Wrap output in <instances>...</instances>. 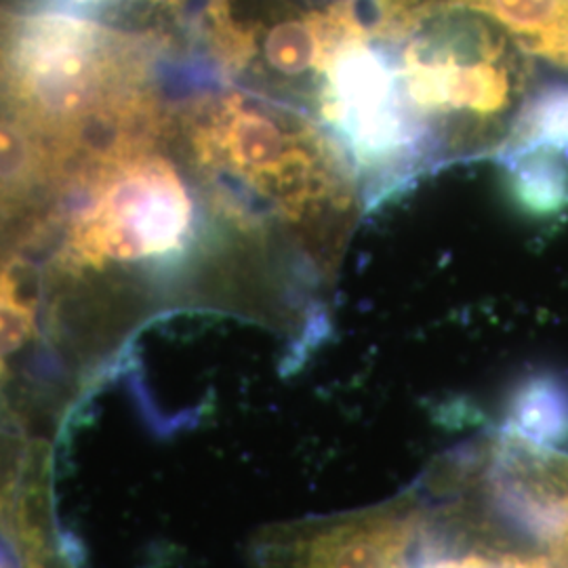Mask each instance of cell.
<instances>
[{
	"label": "cell",
	"mask_w": 568,
	"mask_h": 568,
	"mask_svg": "<svg viewBox=\"0 0 568 568\" xmlns=\"http://www.w3.org/2000/svg\"><path fill=\"white\" fill-rule=\"evenodd\" d=\"M262 568H568V464L506 427L386 501L267 528Z\"/></svg>",
	"instance_id": "obj_1"
},
{
	"label": "cell",
	"mask_w": 568,
	"mask_h": 568,
	"mask_svg": "<svg viewBox=\"0 0 568 568\" xmlns=\"http://www.w3.org/2000/svg\"><path fill=\"white\" fill-rule=\"evenodd\" d=\"M373 26L389 44L429 173L497 156L530 95L527 53L499 26L462 9Z\"/></svg>",
	"instance_id": "obj_2"
},
{
	"label": "cell",
	"mask_w": 568,
	"mask_h": 568,
	"mask_svg": "<svg viewBox=\"0 0 568 568\" xmlns=\"http://www.w3.org/2000/svg\"><path fill=\"white\" fill-rule=\"evenodd\" d=\"M368 26V0H192L185 37L220 81L312 116L326 72Z\"/></svg>",
	"instance_id": "obj_3"
},
{
	"label": "cell",
	"mask_w": 568,
	"mask_h": 568,
	"mask_svg": "<svg viewBox=\"0 0 568 568\" xmlns=\"http://www.w3.org/2000/svg\"><path fill=\"white\" fill-rule=\"evenodd\" d=\"M387 21L462 9L499 26L527 55L568 72V0H371Z\"/></svg>",
	"instance_id": "obj_4"
},
{
	"label": "cell",
	"mask_w": 568,
	"mask_h": 568,
	"mask_svg": "<svg viewBox=\"0 0 568 568\" xmlns=\"http://www.w3.org/2000/svg\"><path fill=\"white\" fill-rule=\"evenodd\" d=\"M509 196L532 217H556L568 209V161L558 152L532 148L499 159Z\"/></svg>",
	"instance_id": "obj_5"
},
{
	"label": "cell",
	"mask_w": 568,
	"mask_h": 568,
	"mask_svg": "<svg viewBox=\"0 0 568 568\" xmlns=\"http://www.w3.org/2000/svg\"><path fill=\"white\" fill-rule=\"evenodd\" d=\"M532 148L558 152L568 161V82L528 95L497 159Z\"/></svg>",
	"instance_id": "obj_6"
},
{
	"label": "cell",
	"mask_w": 568,
	"mask_h": 568,
	"mask_svg": "<svg viewBox=\"0 0 568 568\" xmlns=\"http://www.w3.org/2000/svg\"><path fill=\"white\" fill-rule=\"evenodd\" d=\"M49 568H51V567H49Z\"/></svg>",
	"instance_id": "obj_7"
}]
</instances>
